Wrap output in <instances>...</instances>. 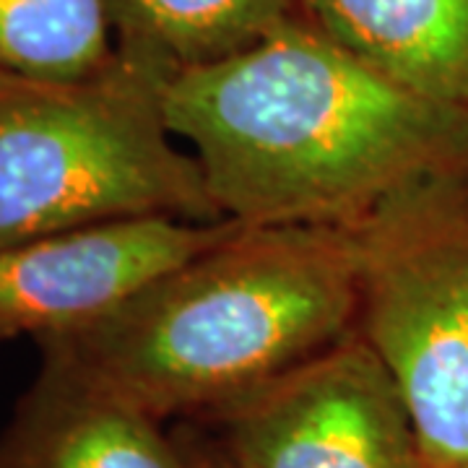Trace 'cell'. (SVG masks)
I'll return each instance as SVG.
<instances>
[{
    "label": "cell",
    "instance_id": "6da1fadb",
    "mask_svg": "<svg viewBox=\"0 0 468 468\" xmlns=\"http://www.w3.org/2000/svg\"><path fill=\"white\" fill-rule=\"evenodd\" d=\"M165 112L221 218L242 227H354L409 185L468 172L466 112L396 84L302 14L175 73Z\"/></svg>",
    "mask_w": 468,
    "mask_h": 468
},
{
    "label": "cell",
    "instance_id": "7a4b0ae2",
    "mask_svg": "<svg viewBox=\"0 0 468 468\" xmlns=\"http://www.w3.org/2000/svg\"><path fill=\"white\" fill-rule=\"evenodd\" d=\"M351 227H237L73 328L42 367L149 417H211L354 334Z\"/></svg>",
    "mask_w": 468,
    "mask_h": 468
},
{
    "label": "cell",
    "instance_id": "3957f363",
    "mask_svg": "<svg viewBox=\"0 0 468 468\" xmlns=\"http://www.w3.org/2000/svg\"><path fill=\"white\" fill-rule=\"evenodd\" d=\"M172 76L122 50L73 84L0 76V250L110 221H221L196 156L169 131Z\"/></svg>",
    "mask_w": 468,
    "mask_h": 468
},
{
    "label": "cell",
    "instance_id": "277c9868",
    "mask_svg": "<svg viewBox=\"0 0 468 468\" xmlns=\"http://www.w3.org/2000/svg\"><path fill=\"white\" fill-rule=\"evenodd\" d=\"M351 232L354 334L390 372L427 468H468V172L403 187Z\"/></svg>",
    "mask_w": 468,
    "mask_h": 468
},
{
    "label": "cell",
    "instance_id": "5b68a950",
    "mask_svg": "<svg viewBox=\"0 0 468 468\" xmlns=\"http://www.w3.org/2000/svg\"><path fill=\"white\" fill-rule=\"evenodd\" d=\"M206 419L232 468H427L399 388L356 334Z\"/></svg>",
    "mask_w": 468,
    "mask_h": 468
},
{
    "label": "cell",
    "instance_id": "8992f818",
    "mask_svg": "<svg viewBox=\"0 0 468 468\" xmlns=\"http://www.w3.org/2000/svg\"><path fill=\"white\" fill-rule=\"evenodd\" d=\"M229 218H131L0 250V344L91 320L237 229Z\"/></svg>",
    "mask_w": 468,
    "mask_h": 468
},
{
    "label": "cell",
    "instance_id": "52a82bcc",
    "mask_svg": "<svg viewBox=\"0 0 468 468\" xmlns=\"http://www.w3.org/2000/svg\"><path fill=\"white\" fill-rule=\"evenodd\" d=\"M0 468H193L159 419L68 372L39 367L0 437Z\"/></svg>",
    "mask_w": 468,
    "mask_h": 468
},
{
    "label": "cell",
    "instance_id": "ba28073f",
    "mask_svg": "<svg viewBox=\"0 0 468 468\" xmlns=\"http://www.w3.org/2000/svg\"><path fill=\"white\" fill-rule=\"evenodd\" d=\"M300 14L396 84L468 115V0H297Z\"/></svg>",
    "mask_w": 468,
    "mask_h": 468
},
{
    "label": "cell",
    "instance_id": "9c48e42d",
    "mask_svg": "<svg viewBox=\"0 0 468 468\" xmlns=\"http://www.w3.org/2000/svg\"><path fill=\"white\" fill-rule=\"evenodd\" d=\"M117 50L169 70L211 66L300 14L297 0H104Z\"/></svg>",
    "mask_w": 468,
    "mask_h": 468
},
{
    "label": "cell",
    "instance_id": "30bf717a",
    "mask_svg": "<svg viewBox=\"0 0 468 468\" xmlns=\"http://www.w3.org/2000/svg\"><path fill=\"white\" fill-rule=\"evenodd\" d=\"M104 0H0V76L73 84L112 66Z\"/></svg>",
    "mask_w": 468,
    "mask_h": 468
},
{
    "label": "cell",
    "instance_id": "8fae6325",
    "mask_svg": "<svg viewBox=\"0 0 468 468\" xmlns=\"http://www.w3.org/2000/svg\"><path fill=\"white\" fill-rule=\"evenodd\" d=\"M187 455H190L193 468H232L218 455V451H187Z\"/></svg>",
    "mask_w": 468,
    "mask_h": 468
}]
</instances>
